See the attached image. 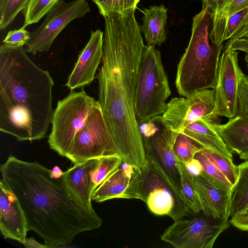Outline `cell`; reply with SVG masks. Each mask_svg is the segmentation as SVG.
I'll list each match as a JSON object with an SVG mask.
<instances>
[{
	"instance_id": "obj_1",
	"label": "cell",
	"mask_w": 248,
	"mask_h": 248,
	"mask_svg": "<svg viewBox=\"0 0 248 248\" xmlns=\"http://www.w3.org/2000/svg\"><path fill=\"white\" fill-rule=\"evenodd\" d=\"M135 13L104 17L103 56L96 78L98 101L123 161L141 171L147 157L135 101L145 45Z\"/></svg>"
},
{
	"instance_id": "obj_2",
	"label": "cell",
	"mask_w": 248,
	"mask_h": 248,
	"mask_svg": "<svg viewBox=\"0 0 248 248\" xmlns=\"http://www.w3.org/2000/svg\"><path fill=\"white\" fill-rule=\"evenodd\" d=\"M2 181L17 199L27 229L52 247L71 243L78 234L100 228L94 209L83 205L68 188L63 174L54 176L37 161L10 155L0 168Z\"/></svg>"
},
{
	"instance_id": "obj_3",
	"label": "cell",
	"mask_w": 248,
	"mask_h": 248,
	"mask_svg": "<svg viewBox=\"0 0 248 248\" xmlns=\"http://www.w3.org/2000/svg\"><path fill=\"white\" fill-rule=\"evenodd\" d=\"M54 81L23 46H0V130L19 141L45 138L53 116Z\"/></svg>"
},
{
	"instance_id": "obj_4",
	"label": "cell",
	"mask_w": 248,
	"mask_h": 248,
	"mask_svg": "<svg viewBox=\"0 0 248 248\" xmlns=\"http://www.w3.org/2000/svg\"><path fill=\"white\" fill-rule=\"evenodd\" d=\"M51 125L50 148L74 164L105 156L122 157L98 101L83 89L71 92L58 102Z\"/></svg>"
},
{
	"instance_id": "obj_5",
	"label": "cell",
	"mask_w": 248,
	"mask_h": 248,
	"mask_svg": "<svg viewBox=\"0 0 248 248\" xmlns=\"http://www.w3.org/2000/svg\"><path fill=\"white\" fill-rule=\"evenodd\" d=\"M212 25V13L206 8L193 18L191 38L177 64L175 81L178 93L185 97L214 87L223 45L211 42Z\"/></svg>"
},
{
	"instance_id": "obj_6",
	"label": "cell",
	"mask_w": 248,
	"mask_h": 248,
	"mask_svg": "<svg viewBox=\"0 0 248 248\" xmlns=\"http://www.w3.org/2000/svg\"><path fill=\"white\" fill-rule=\"evenodd\" d=\"M170 94L160 51L155 46H144L135 101L139 126L163 114Z\"/></svg>"
},
{
	"instance_id": "obj_7",
	"label": "cell",
	"mask_w": 248,
	"mask_h": 248,
	"mask_svg": "<svg viewBox=\"0 0 248 248\" xmlns=\"http://www.w3.org/2000/svg\"><path fill=\"white\" fill-rule=\"evenodd\" d=\"M140 200L156 215H167L174 221L193 212L179 191L148 158L146 167L140 171Z\"/></svg>"
},
{
	"instance_id": "obj_8",
	"label": "cell",
	"mask_w": 248,
	"mask_h": 248,
	"mask_svg": "<svg viewBox=\"0 0 248 248\" xmlns=\"http://www.w3.org/2000/svg\"><path fill=\"white\" fill-rule=\"evenodd\" d=\"M229 226V220L216 221L202 212L189 213L174 220L161 239L176 248H212L218 236Z\"/></svg>"
},
{
	"instance_id": "obj_9",
	"label": "cell",
	"mask_w": 248,
	"mask_h": 248,
	"mask_svg": "<svg viewBox=\"0 0 248 248\" xmlns=\"http://www.w3.org/2000/svg\"><path fill=\"white\" fill-rule=\"evenodd\" d=\"M140 128L147 157L182 195L180 170L182 161L175 155L172 147L176 132L163 124L160 116L140 125Z\"/></svg>"
},
{
	"instance_id": "obj_10",
	"label": "cell",
	"mask_w": 248,
	"mask_h": 248,
	"mask_svg": "<svg viewBox=\"0 0 248 248\" xmlns=\"http://www.w3.org/2000/svg\"><path fill=\"white\" fill-rule=\"evenodd\" d=\"M215 108L214 90L204 89L197 91L188 97L172 98L160 118L166 127L180 133L188 125L200 119L220 124Z\"/></svg>"
},
{
	"instance_id": "obj_11",
	"label": "cell",
	"mask_w": 248,
	"mask_h": 248,
	"mask_svg": "<svg viewBox=\"0 0 248 248\" xmlns=\"http://www.w3.org/2000/svg\"><path fill=\"white\" fill-rule=\"evenodd\" d=\"M90 10L87 0H60L46 15L39 27L30 33L26 51L33 54L47 52L57 36L71 21L84 16Z\"/></svg>"
},
{
	"instance_id": "obj_12",
	"label": "cell",
	"mask_w": 248,
	"mask_h": 248,
	"mask_svg": "<svg viewBox=\"0 0 248 248\" xmlns=\"http://www.w3.org/2000/svg\"><path fill=\"white\" fill-rule=\"evenodd\" d=\"M238 52L224 49L220 57L215 84V111L218 116L232 118L238 112Z\"/></svg>"
},
{
	"instance_id": "obj_13",
	"label": "cell",
	"mask_w": 248,
	"mask_h": 248,
	"mask_svg": "<svg viewBox=\"0 0 248 248\" xmlns=\"http://www.w3.org/2000/svg\"><path fill=\"white\" fill-rule=\"evenodd\" d=\"M202 212L218 221H229L232 186L210 176L204 170L192 176Z\"/></svg>"
},
{
	"instance_id": "obj_14",
	"label": "cell",
	"mask_w": 248,
	"mask_h": 248,
	"mask_svg": "<svg viewBox=\"0 0 248 248\" xmlns=\"http://www.w3.org/2000/svg\"><path fill=\"white\" fill-rule=\"evenodd\" d=\"M140 171L133 166L122 164L93 192L92 201L102 202L113 199H141Z\"/></svg>"
},
{
	"instance_id": "obj_15",
	"label": "cell",
	"mask_w": 248,
	"mask_h": 248,
	"mask_svg": "<svg viewBox=\"0 0 248 248\" xmlns=\"http://www.w3.org/2000/svg\"><path fill=\"white\" fill-rule=\"evenodd\" d=\"M104 33L91 31L89 41L79 55L77 62L65 84L71 91L91 84L103 56Z\"/></svg>"
},
{
	"instance_id": "obj_16",
	"label": "cell",
	"mask_w": 248,
	"mask_h": 248,
	"mask_svg": "<svg viewBox=\"0 0 248 248\" xmlns=\"http://www.w3.org/2000/svg\"><path fill=\"white\" fill-rule=\"evenodd\" d=\"M0 230L4 238L21 244L28 232L25 217L17 199L0 180Z\"/></svg>"
},
{
	"instance_id": "obj_17",
	"label": "cell",
	"mask_w": 248,
	"mask_h": 248,
	"mask_svg": "<svg viewBox=\"0 0 248 248\" xmlns=\"http://www.w3.org/2000/svg\"><path fill=\"white\" fill-rule=\"evenodd\" d=\"M97 162L98 158L89 159L74 164L63 172L70 191L83 205L91 209L93 208L91 203L93 192L92 174Z\"/></svg>"
},
{
	"instance_id": "obj_18",
	"label": "cell",
	"mask_w": 248,
	"mask_h": 248,
	"mask_svg": "<svg viewBox=\"0 0 248 248\" xmlns=\"http://www.w3.org/2000/svg\"><path fill=\"white\" fill-rule=\"evenodd\" d=\"M217 124L200 119L186 126L182 132L196 141L205 149L233 160L231 151L227 147L215 126Z\"/></svg>"
},
{
	"instance_id": "obj_19",
	"label": "cell",
	"mask_w": 248,
	"mask_h": 248,
	"mask_svg": "<svg viewBox=\"0 0 248 248\" xmlns=\"http://www.w3.org/2000/svg\"><path fill=\"white\" fill-rule=\"evenodd\" d=\"M167 13L163 4L151 6L143 11V23L140 28L147 45L160 46L166 41Z\"/></svg>"
},
{
	"instance_id": "obj_20",
	"label": "cell",
	"mask_w": 248,
	"mask_h": 248,
	"mask_svg": "<svg viewBox=\"0 0 248 248\" xmlns=\"http://www.w3.org/2000/svg\"><path fill=\"white\" fill-rule=\"evenodd\" d=\"M215 126L230 151L238 154L248 147V117L236 115Z\"/></svg>"
},
{
	"instance_id": "obj_21",
	"label": "cell",
	"mask_w": 248,
	"mask_h": 248,
	"mask_svg": "<svg viewBox=\"0 0 248 248\" xmlns=\"http://www.w3.org/2000/svg\"><path fill=\"white\" fill-rule=\"evenodd\" d=\"M248 7V0H220L212 13V25L210 38L213 44L223 45L225 23L233 14Z\"/></svg>"
},
{
	"instance_id": "obj_22",
	"label": "cell",
	"mask_w": 248,
	"mask_h": 248,
	"mask_svg": "<svg viewBox=\"0 0 248 248\" xmlns=\"http://www.w3.org/2000/svg\"><path fill=\"white\" fill-rule=\"evenodd\" d=\"M237 167V179L231 188L229 211L231 218L243 213L248 207V161H245Z\"/></svg>"
},
{
	"instance_id": "obj_23",
	"label": "cell",
	"mask_w": 248,
	"mask_h": 248,
	"mask_svg": "<svg viewBox=\"0 0 248 248\" xmlns=\"http://www.w3.org/2000/svg\"><path fill=\"white\" fill-rule=\"evenodd\" d=\"M173 151L180 159L184 163L194 157L199 151L205 149L196 141L183 132H176L173 140Z\"/></svg>"
},
{
	"instance_id": "obj_24",
	"label": "cell",
	"mask_w": 248,
	"mask_h": 248,
	"mask_svg": "<svg viewBox=\"0 0 248 248\" xmlns=\"http://www.w3.org/2000/svg\"><path fill=\"white\" fill-rule=\"evenodd\" d=\"M60 0H30L26 8L22 11L24 23L22 27L38 23L58 3Z\"/></svg>"
},
{
	"instance_id": "obj_25",
	"label": "cell",
	"mask_w": 248,
	"mask_h": 248,
	"mask_svg": "<svg viewBox=\"0 0 248 248\" xmlns=\"http://www.w3.org/2000/svg\"><path fill=\"white\" fill-rule=\"evenodd\" d=\"M181 175V192L182 195L189 208L193 212H202L201 203L195 188L192 176L181 162L180 166Z\"/></svg>"
},
{
	"instance_id": "obj_26",
	"label": "cell",
	"mask_w": 248,
	"mask_h": 248,
	"mask_svg": "<svg viewBox=\"0 0 248 248\" xmlns=\"http://www.w3.org/2000/svg\"><path fill=\"white\" fill-rule=\"evenodd\" d=\"M123 161V157L118 156H105L98 158L97 165L92 174L93 191Z\"/></svg>"
},
{
	"instance_id": "obj_27",
	"label": "cell",
	"mask_w": 248,
	"mask_h": 248,
	"mask_svg": "<svg viewBox=\"0 0 248 248\" xmlns=\"http://www.w3.org/2000/svg\"><path fill=\"white\" fill-rule=\"evenodd\" d=\"M200 152L219 170L232 186L235 184L238 170L233 160L207 149H203Z\"/></svg>"
},
{
	"instance_id": "obj_28",
	"label": "cell",
	"mask_w": 248,
	"mask_h": 248,
	"mask_svg": "<svg viewBox=\"0 0 248 248\" xmlns=\"http://www.w3.org/2000/svg\"><path fill=\"white\" fill-rule=\"evenodd\" d=\"M140 0H95L94 3L104 17L112 13L126 14L136 11Z\"/></svg>"
},
{
	"instance_id": "obj_29",
	"label": "cell",
	"mask_w": 248,
	"mask_h": 248,
	"mask_svg": "<svg viewBox=\"0 0 248 248\" xmlns=\"http://www.w3.org/2000/svg\"><path fill=\"white\" fill-rule=\"evenodd\" d=\"M30 0H0V30L11 24L18 14L27 6Z\"/></svg>"
},
{
	"instance_id": "obj_30",
	"label": "cell",
	"mask_w": 248,
	"mask_h": 248,
	"mask_svg": "<svg viewBox=\"0 0 248 248\" xmlns=\"http://www.w3.org/2000/svg\"><path fill=\"white\" fill-rule=\"evenodd\" d=\"M248 24V7L232 15L226 22L223 41L229 40L239 33Z\"/></svg>"
},
{
	"instance_id": "obj_31",
	"label": "cell",
	"mask_w": 248,
	"mask_h": 248,
	"mask_svg": "<svg viewBox=\"0 0 248 248\" xmlns=\"http://www.w3.org/2000/svg\"><path fill=\"white\" fill-rule=\"evenodd\" d=\"M238 112L242 117H248V76L240 68L238 72Z\"/></svg>"
},
{
	"instance_id": "obj_32",
	"label": "cell",
	"mask_w": 248,
	"mask_h": 248,
	"mask_svg": "<svg viewBox=\"0 0 248 248\" xmlns=\"http://www.w3.org/2000/svg\"><path fill=\"white\" fill-rule=\"evenodd\" d=\"M194 158L198 159L202 164L203 170L210 176L232 186L225 176L219 170L200 152L197 153Z\"/></svg>"
},
{
	"instance_id": "obj_33",
	"label": "cell",
	"mask_w": 248,
	"mask_h": 248,
	"mask_svg": "<svg viewBox=\"0 0 248 248\" xmlns=\"http://www.w3.org/2000/svg\"><path fill=\"white\" fill-rule=\"evenodd\" d=\"M30 32L22 27L10 31L3 40V44L13 46H23L30 38Z\"/></svg>"
},
{
	"instance_id": "obj_34",
	"label": "cell",
	"mask_w": 248,
	"mask_h": 248,
	"mask_svg": "<svg viewBox=\"0 0 248 248\" xmlns=\"http://www.w3.org/2000/svg\"><path fill=\"white\" fill-rule=\"evenodd\" d=\"M230 223L243 231H248V212H244L231 218Z\"/></svg>"
},
{
	"instance_id": "obj_35",
	"label": "cell",
	"mask_w": 248,
	"mask_h": 248,
	"mask_svg": "<svg viewBox=\"0 0 248 248\" xmlns=\"http://www.w3.org/2000/svg\"><path fill=\"white\" fill-rule=\"evenodd\" d=\"M230 48L233 50H240L248 53V39L241 38L232 42L226 44L224 49Z\"/></svg>"
},
{
	"instance_id": "obj_36",
	"label": "cell",
	"mask_w": 248,
	"mask_h": 248,
	"mask_svg": "<svg viewBox=\"0 0 248 248\" xmlns=\"http://www.w3.org/2000/svg\"><path fill=\"white\" fill-rule=\"evenodd\" d=\"M184 164L192 176L198 175L203 170L200 161L194 157Z\"/></svg>"
},
{
	"instance_id": "obj_37",
	"label": "cell",
	"mask_w": 248,
	"mask_h": 248,
	"mask_svg": "<svg viewBox=\"0 0 248 248\" xmlns=\"http://www.w3.org/2000/svg\"><path fill=\"white\" fill-rule=\"evenodd\" d=\"M22 244L27 248H46L52 247L46 244H42L39 243L33 237L29 238L26 237Z\"/></svg>"
},
{
	"instance_id": "obj_38",
	"label": "cell",
	"mask_w": 248,
	"mask_h": 248,
	"mask_svg": "<svg viewBox=\"0 0 248 248\" xmlns=\"http://www.w3.org/2000/svg\"><path fill=\"white\" fill-rule=\"evenodd\" d=\"M202 8H206L212 13L214 12L220 0H202Z\"/></svg>"
},
{
	"instance_id": "obj_39",
	"label": "cell",
	"mask_w": 248,
	"mask_h": 248,
	"mask_svg": "<svg viewBox=\"0 0 248 248\" xmlns=\"http://www.w3.org/2000/svg\"><path fill=\"white\" fill-rule=\"evenodd\" d=\"M241 38L248 39V24L234 37L229 39L227 43H230L233 41Z\"/></svg>"
},
{
	"instance_id": "obj_40",
	"label": "cell",
	"mask_w": 248,
	"mask_h": 248,
	"mask_svg": "<svg viewBox=\"0 0 248 248\" xmlns=\"http://www.w3.org/2000/svg\"><path fill=\"white\" fill-rule=\"evenodd\" d=\"M51 172L53 175L55 177H60L63 173L62 170L58 166H55L52 170H51Z\"/></svg>"
},
{
	"instance_id": "obj_41",
	"label": "cell",
	"mask_w": 248,
	"mask_h": 248,
	"mask_svg": "<svg viewBox=\"0 0 248 248\" xmlns=\"http://www.w3.org/2000/svg\"><path fill=\"white\" fill-rule=\"evenodd\" d=\"M239 158L244 161H248V147L238 154Z\"/></svg>"
},
{
	"instance_id": "obj_42",
	"label": "cell",
	"mask_w": 248,
	"mask_h": 248,
	"mask_svg": "<svg viewBox=\"0 0 248 248\" xmlns=\"http://www.w3.org/2000/svg\"><path fill=\"white\" fill-rule=\"evenodd\" d=\"M245 60L246 62V65L247 67V70L248 71V53H246L245 56Z\"/></svg>"
},
{
	"instance_id": "obj_43",
	"label": "cell",
	"mask_w": 248,
	"mask_h": 248,
	"mask_svg": "<svg viewBox=\"0 0 248 248\" xmlns=\"http://www.w3.org/2000/svg\"><path fill=\"white\" fill-rule=\"evenodd\" d=\"M244 212H248V207L247 208V209H246V210Z\"/></svg>"
},
{
	"instance_id": "obj_44",
	"label": "cell",
	"mask_w": 248,
	"mask_h": 248,
	"mask_svg": "<svg viewBox=\"0 0 248 248\" xmlns=\"http://www.w3.org/2000/svg\"><path fill=\"white\" fill-rule=\"evenodd\" d=\"M91 0L92 1L94 2H95V0Z\"/></svg>"
}]
</instances>
